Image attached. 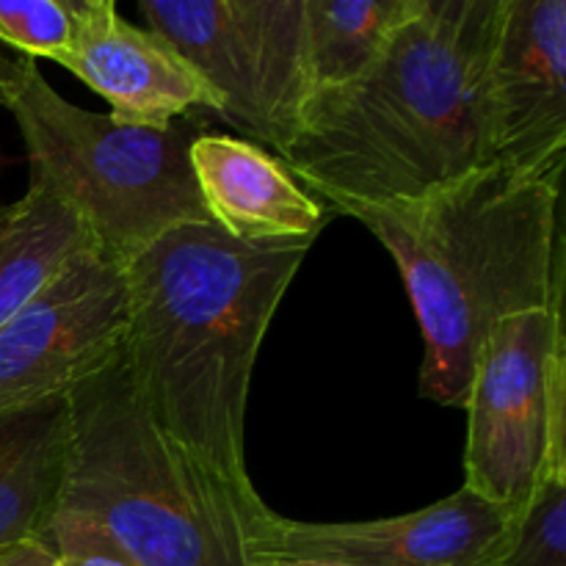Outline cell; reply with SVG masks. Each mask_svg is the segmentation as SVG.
Here are the masks:
<instances>
[{"mask_svg": "<svg viewBox=\"0 0 566 566\" xmlns=\"http://www.w3.org/2000/svg\"><path fill=\"white\" fill-rule=\"evenodd\" d=\"M315 241L247 243L182 224L122 265V359L155 423L243 501L247 403L271 318Z\"/></svg>", "mask_w": 566, "mask_h": 566, "instance_id": "cell-1", "label": "cell"}, {"mask_svg": "<svg viewBox=\"0 0 566 566\" xmlns=\"http://www.w3.org/2000/svg\"><path fill=\"white\" fill-rule=\"evenodd\" d=\"M497 17L501 0H412L359 81L307 99L282 164L329 208L423 197L495 164Z\"/></svg>", "mask_w": 566, "mask_h": 566, "instance_id": "cell-2", "label": "cell"}, {"mask_svg": "<svg viewBox=\"0 0 566 566\" xmlns=\"http://www.w3.org/2000/svg\"><path fill=\"white\" fill-rule=\"evenodd\" d=\"M562 182L490 164L415 199L332 205L374 232L423 332L420 398L464 409L501 321L564 302Z\"/></svg>", "mask_w": 566, "mask_h": 566, "instance_id": "cell-3", "label": "cell"}, {"mask_svg": "<svg viewBox=\"0 0 566 566\" xmlns=\"http://www.w3.org/2000/svg\"><path fill=\"white\" fill-rule=\"evenodd\" d=\"M61 512L97 523L138 566H252L243 523L265 501H243L144 407L119 357L70 396Z\"/></svg>", "mask_w": 566, "mask_h": 566, "instance_id": "cell-4", "label": "cell"}, {"mask_svg": "<svg viewBox=\"0 0 566 566\" xmlns=\"http://www.w3.org/2000/svg\"><path fill=\"white\" fill-rule=\"evenodd\" d=\"M3 105L25 142L31 180L53 188L114 263H130L175 227L210 221L188 164L205 133L197 116L166 127L122 125L61 97L25 55H14Z\"/></svg>", "mask_w": 566, "mask_h": 566, "instance_id": "cell-5", "label": "cell"}, {"mask_svg": "<svg viewBox=\"0 0 566 566\" xmlns=\"http://www.w3.org/2000/svg\"><path fill=\"white\" fill-rule=\"evenodd\" d=\"M464 409L470 492L520 514L545 479L566 475L564 302L490 332Z\"/></svg>", "mask_w": 566, "mask_h": 566, "instance_id": "cell-6", "label": "cell"}, {"mask_svg": "<svg viewBox=\"0 0 566 566\" xmlns=\"http://www.w3.org/2000/svg\"><path fill=\"white\" fill-rule=\"evenodd\" d=\"M138 11L213 88L227 122L285 153L310 99L304 0H138Z\"/></svg>", "mask_w": 566, "mask_h": 566, "instance_id": "cell-7", "label": "cell"}, {"mask_svg": "<svg viewBox=\"0 0 566 566\" xmlns=\"http://www.w3.org/2000/svg\"><path fill=\"white\" fill-rule=\"evenodd\" d=\"M517 520L468 486L370 523H302L263 506L243 523V547L252 566H501Z\"/></svg>", "mask_w": 566, "mask_h": 566, "instance_id": "cell-8", "label": "cell"}, {"mask_svg": "<svg viewBox=\"0 0 566 566\" xmlns=\"http://www.w3.org/2000/svg\"><path fill=\"white\" fill-rule=\"evenodd\" d=\"M125 326L122 265L88 247L0 326V418L70 396L119 357Z\"/></svg>", "mask_w": 566, "mask_h": 566, "instance_id": "cell-9", "label": "cell"}, {"mask_svg": "<svg viewBox=\"0 0 566 566\" xmlns=\"http://www.w3.org/2000/svg\"><path fill=\"white\" fill-rule=\"evenodd\" d=\"M490 116L495 164L536 180H564L566 0H501Z\"/></svg>", "mask_w": 566, "mask_h": 566, "instance_id": "cell-10", "label": "cell"}, {"mask_svg": "<svg viewBox=\"0 0 566 566\" xmlns=\"http://www.w3.org/2000/svg\"><path fill=\"white\" fill-rule=\"evenodd\" d=\"M64 70L97 92L122 125L166 127L193 108L221 111L197 70L158 33L127 22L114 0H86Z\"/></svg>", "mask_w": 566, "mask_h": 566, "instance_id": "cell-11", "label": "cell"}, {"mask_svg": "<svg viewBox=\"0 0 566 566\" xmlns=\"http://www.w3.org/2000/svg\"><path fill=\"white\" fill-rule=\"evenodd\" d=\"M210 221L235 241H315L326 205L287 171L276 155L224 133H199L188 153Z\"/></svg>", "mask_w": 566, "mask_h": 566, "instance_id": "cell-12", "label": "cell"}, {"mask_svg": "<svg viewBox=\"0 0 566 566\" xmlns=\"http://www.w3.org/2000/svg\"><path fill=\"white\" fill-rule=\"evenodd\" d=\"M66 448V396L0 418V551L44 536L64 486Z\"/></svg>", "mask_w": 566, "mask_h": 566, "instance_id": "cell-13", "label": "cell"}, {"mask_svg": "<svg viewBox=\"0 0 566 566\" xmlns=\"http://www.w3.org/2000/svg\"><path fill=\"white\" fill-rule=\"evenodd\" d=\"M94 247L83 221L59 193L31 180L11 205H0V326Z\"/></svg>", "mask_w": 566, "mask_h": 566, "instance_id": "cell-14", "label": "cell"}, {"mask_svg": "<svg viewBox=\"0 0 566 566\" xmlns=\"http://www.w3.org/2000/svg\"><path fill=\"white\" fill-rule=\"evenodd\" d=\"M409 6L412 0H304L310 97L359 81Z\"/></svg>", "mask_w": 566, "mask_h": 566, "instance_id": "cell-15", "label": "cell"}, {"mask_svg": "<svg viewBox=\"0 0 566 566\" xmlns=\"http://www.w3.org/2000/svg\"><path fill=\"white\" fill-rule=\"evenodd\" d=\"M86 0H0V42L25 59L66 64Z\"/></svg>", "mask_w": 566, "mask_h": 566, "instance_id": "cell-16", "label": "cell"}, {"mask_svg": "<svg viewBox=\"0 0 566 566\" xmlns=\"http://www.w3.org/2000/svg\"><path fill=\"white\" fill-rule=\"evenodd\" d=\"M501 566H566V475H551L520 512Z\"/></svg>", "mask_w": 566, "mask_h": 566, "instance_id": "cell-17", "label": "cell"}, {"mask_svg": "<svg viewBox=\"0 0 566 566\" xmlns=\"http://www.w3.org/2000/svg\"><path fill=\"white\" fill-rule=\"evenodd\" d=\"M53 566H138L88 517L55 509L42 536Z\"/></svg>", "mask_w": 566, "mask_h": 566, "instance_id": "cell-18", "label": "cell"}, {"mask_svg": "<svg viewBox=\"0 0 566 566\" xmlns=\"http://www.w3.org/2000/svg\"><path fill=\"white\" fill-rule=\"evenodd\" d=\"M0 566H53V553L42 539L20 542L0 551Z\"/></svg>", "mask_w": 566, "mask_h": 566, "instance_id": "cell-19", "label": "cell"}, {"mask_svg": "<svg viewBox=\"0 0 566 566\" xmlns=\"http://www.w3.org/2000/svg\"><path fill=\"white\" fill-rule=\"evenodd\" d=\"M11 70H14V55L0 50V105L6 103V81H9Z\"/></svg>", "mask_w": 566, "mask_h": 566, "instance_id": "cell-20", "label": "cell"}]
</instances>
